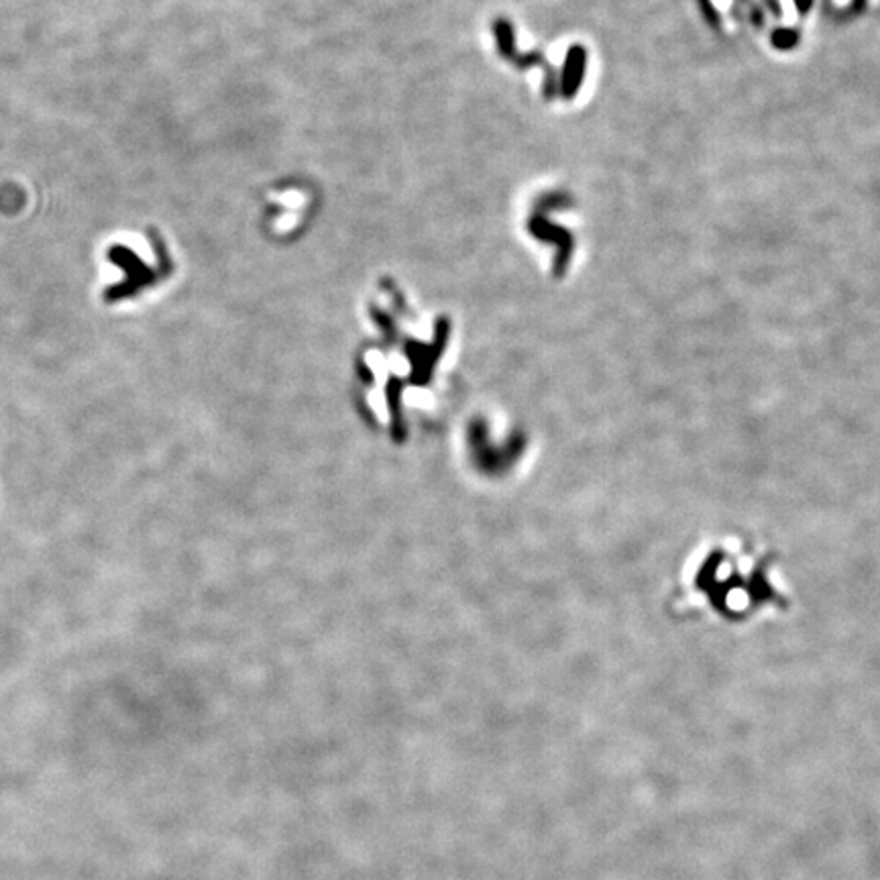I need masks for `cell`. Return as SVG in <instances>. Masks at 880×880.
Segmentation results:
<instances>
[{"instance_id":"cell-2","label":"cell","mask_w":880,"mask_h":880,"mask_svg":"<svg viewBox=\"0 0 880 880\" xmlns=\"http://www.w3.org/2000/svg\"><path fill=\"white\" fill-rule=\"evenodd\" d=\"M528 230L532 237H536L540 241H548V243L556 244V255H554L553 263V276L563 277L567 267L570 263V255H572V235L563 227L553 225L548 218H544L542 214H534L528 222Z\"/></svg>"},{"instance_id":"cell-4","label":"cell","mask_w":880,"mask_h":880,"mask_svg":"<svg viewBox=\"0 0 880 880\" xmlns=\"http://www.w3.org/2000/svg\"><path fill=\"white\" fill-rule=\"evenodd\" d=\"M493 33H495V43L500 49V55L505 60H514L516 55V35H514V27L507 18H495L493 21Z\"/></svg>"},{"instance_id":"cell-1","label":"cell","mask_w":880,"mask_h":880,"mask_svg":"<svg viewBox=\"0 0 880 880\" xmlns=\"http://www.w3.org/2000/svg\"><path fill=\"white\" fill-rule=\"evenodd\" d=\"M774 565L777 554L752 542H713L689 563L675 602L683 611L699 609L732 626L765 611H786L791 597L777 583Z\"/></svg>"},{"instance_id":"cell-6","label":"cell","mask_w":880,"mask_h":880,"mask_svg":"<svg viewBox=\"0 0 880 880\" xmlns=\"http://www.w3.org/2000/svg\"><path fill=\"white\" fill-rule=\"evenodd\" d=\"M540 60H542V57H540L538 53H530V55L518 57V60H516V64H518V67H530V65L536 64V62H540Z\"/></svg>"},{"instance_id":"cell-5","label":"cell","mask_w":880,"mask_h":880,"mask_svg":"<svg viewBox=\"0 0 880 880\" xmlns=\"http://www.w3.org/2000/svg\"><path fill=\"white\" fill-rule=\"evenodd\" d=\"M570 200L569 196L565 194H554V196H546L544 200H542V208H558V206H569Z\"/></svg>"},{"instance_id":"cell-3","label":"cell","mask_w":880,"mask_h":880,"mask_svg":"<svg viewBox=\"0 0 880 880\" xmlns=\"http://www.w3.org/2000/svg\"><path fill=\"white\" fill-rule=\"evenodd\" d=\"M587 65V49L583 45H570L563 64V74H560V94L565 100H572L577 96L581 84H583V76H585Z\"/></svg>"}]
</instances>
